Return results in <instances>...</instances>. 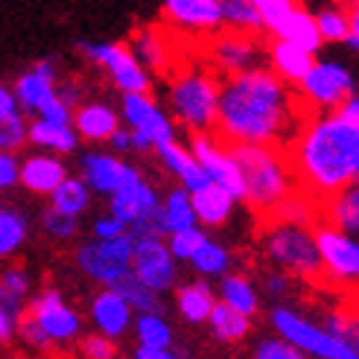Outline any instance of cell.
Segmentation results:
<instances>
[{
  "mask_svg": "<svg viewBox=\"0 0 359 359\" xmlns=\"http://www.w3.org/2000/svg\"><path fill=\"white\" fill-rule=\"evenodd\" d=\"M135 56L149 67V74H161V70L172 67V47H170V35L158 27H143L135 35Z\"/></svg>",
  "mask_w": 359,
  "mask_h": 359,
  "instance_id": "30",
  "label": "cell"
},
{
  "mask_svg": "<svg viewBox=\"0 0 359 359\" xmlns=\"http://www.w3.org/2000/svg\"><path fill=\"white\" fill-rule=\"evenodd\" d=\"M91 231H94L97 240H111V237L126 234L129 228H126V222L117 219L114 213H105V217H97V219H94V228H91Z\"/></svg>",
  "mask_w": 359,
  "mask_h": 359,
  "instance_id": "52",
  "label": "cell"
},
{
  "mask_svg": "<svg viewBox=\"0 0 359 359\" xmlns=\"http://www.w3.org/2000/svg\"><path fill=\"white\" fill-rule=\"evenodd\" d=\"M29 240V217L15 205H0V260H12Z\"/></svg>",
  "mask_w": 359,
  "mask_h": 359,
  "instance_id": "33",
  "label": "cell"
},
{
  "mask_svg": "<svg viewBox=\"0 0 359 359\" xmlns=\"http://www.w3.org/2000/svg\"><path fill=\"white\" fill-rule=\"evenodd\" d=\"M109 147H111V152H132V143H129V129L126 126H120V129L111 135V140H109Z\"/></svg>",
  "mask_w": 359,
  "mask_h": 359,
  "instance_id": "59",
  "label": "cell"
},
{
  "mask_svg": "<svg viewBox=\"0 0 359 359\" xmlns=\"http://www.w3.org/2000/svg\"><path fill=\"white\" fill-rule=\"evenodd\" d=\"M132 275L149 286L152 292L164 295L178 286V260L167 245V237L158 234H135V255H132Z\"/></svg>",
  "mask_w": 359,
  "mask_h": 359,
  "instance_id": "13",
  "label": "cell"
},
{
  "mask_svg": "<svg viewBox=\"0 0 359 359\" xmlns=\"http://www.w3.org/2000/svg\"><path fill=\"white\" fill-rule=\"evenodd\" d=\"M208 237V231L202 225H193V228H182V231H172V234L167 237V245L172 251V257L178 263H187L193 257V251L199 248Z\"/></svg>",
  "mask_w": 359,
  "mask_h": 359,
  "instance_id": "45",
  "label": "cell"
},
{
  "mask_svg": "<svg viewBox=\"0 0 359 359\" xmlns=\"http://www.w3.org/2000/svg\"><path fill=\"white\" fill-rule=\"evenodd\" d=\"M50 208H56L59 213H67V217H82V213L91 208V199H94V193L91 187H88L79 175H67L65 182L53 190L50 196Z\"/></svg>",
  "mask_w": 359,
  "mask_h": 359,
  "instance_id": "35",
  "label": "cell"
},
{
  "mask_svg": "<svg viewBox=\"0 0 359 359\" xmlns=\"http://www.w3.org/2000/svg\"><path fill=\"white\" fill-rule=\"evenodd\" d=\"M152 152L158 155L161 167H164L172 178H178V184H182L187 193H196V190L210 184V175L205 172V167L199 164V161L193 158L190 147H184V143L167 140V143H158Z\"/></svg>",
  "mask_w": 359,
  "mask_h": 359,
  "instance_id": "22",
  "label": "cell"
},
{
  "mask_svg": "<svg viewBox=\"0 0 359 359\" xmlns=\"http://www.w3.org/2000/svg\"><path fill=\"white\" fill-rule=\"evenodd\" d=\"M18 170H21V158L15 152H0V193L18 187Z\"/></svg>",
  "mask_w": 359,
  "mask_h": 359,
  "instance_id": "51",
  "label": "cell"
},
{
  "mask_svg": "<svg viewBox=\"0 0 359 359\" xmlns=\"http://www.w3.org/2000/svg\"><path fill=\"white\" fill-rule=\"evenodd\" d=\"M307 117L295 88L263 65L219 79V114L213 132L225 143L290 147Z\"/></svg>",
  "mask_w": 359,
  "mask_h": 359,
  "instance_id": "1",
  "label": "cell"
},
{
  "mask_svg": "<svg viewBox=\"0 0 359 359\" xmlns=\"http://www.w3.org/2000/svg\"><path fill=\"white\" fill-rule=\"evenodd\" d=\"M348 27H351V32H348V41L345 44L359 53V4L348 6Z\"/></svg>",
  "mask_w": 359,
  "mask_h": 359,
  "instance_id": "56",
  "label": "cell"
},
{
  "mask_svg": "<svg viewBox=\"0 0 359 359\" xmlns=\"http://www.w3.org/2000/svg\"><path fill=\"white\" fill-rule=\"evenodd\" d=\"M120 120L126 123V129H137L143 135H149L155 147L175 140V120L149 94H123Z\"/></svg>",
  "mask_w": 359,
  "mask_h": 359,
  "instance_id": "18",
  "label": "cell"
},
{
  "mask_svg": "<svg viewBox=\"0 0 359 359\" xmlns=\"http://www.w3.org/2000/svg\"><path fill=\"white\" fill-rule=\"evenodd\" d=\"M27 143H32V147L41 152H53V155L65 158V155H74L82 140L70 123H53V120L35 117L27 126Z\"/></svg>",
  "mask_w": 359,
  "mask_h": 359,
  "instance_id": "26",
  "label": "cell"
},
{
  "mask_svg": "<svg viewBox=\"0 0 359 359\" xmlns=\"http://www.w3.org/2000/svg\"><path fill=\"white\" fill-rule=\"evenodd\" d=\"M167 105L175 126H184L190 135L213 132L219 114V79L210 67L199 65L172 70L167 82Z\"/></svg>",
  "mask_w": 359,
  "mask_h": 359,
  "instance_id": "4",
  "label": "cell"
},
{
  "mask_svg": "<svg viewBox=\"0 0 359 359\" xmlns=\"http://www.w3.org/2000/svg\"><path fill=\"white\" fill-rule=\"evenodd\" d=\"M15 111H21V109H18L15 91H12L9 85L0 82V114H15Z\"/></svg>",
  "mask_w": 359,
  "mask_h": 359,
  "instance_id": "58",
  "label": "cell"
},
{
  "mask_svg": "<svg viewBox=\"0 0 359 359\" xmlns=\"http://www.w3.org/2000/svg\"><path fill=\"white\" fill-rule=\"evenodd\" d=\"M88 316H91L94 330L114 339V342L132 330V321H135V310L129 307V301H126L117 290H111V286H105V290H100L91 298Z\"/></svg>",
  "mask_w": 359,
  "mask_h": 359,
  "instance_id": "21",
  "label": "cell"
},
{
  "mask_svg": "<svg viewBox=\"0 0 359 359\" xmlns=\"http://www.w3.org/2000/svg\"><path fill=\"white\" fill-rule=\"evenodd\" d=\"M318 257H321V280L336 286H359V237H351L327 222L313 225Z\"/></svg>",
  "mask_w": 359,
  "mask_h": 359,
  "instance_id": "11",
  "label": "cell"
},
{
  "mask_svg": "<svg viewBox=\"0 0 359 359\" xmlns=\"http://www.w3.org/2000/svg\"><path fill=\"white\" fill-rule=\"evenodd\" d=\"M70 175L62 155L35 149L27 158H21V170H18V184L32 196H50L65 178Z\"/></svg>",
  "mask_w": 359,
  "mask_h": 359,
  "instance_id": "20",
  "label": "cell"
},
{
  "mask_svg": "<svg viewBox=\"0 0 359 359\" xmlns=\"http://www.w3.org/2000/svg\"><path fill=\"white\" fill-rule=\"evenodd\" d=\"M205 325L210 327V336L222 345H237L251 333V318L243 316L234 307H228V304H222V301H217V307L210 310Z\"/></svg>",
  "mask_w": 359,
  "mask_h": 359,
  "instance_id": "32",
  "label": "cell"
},
{
  "mask_svg": "<svg viewBox=\"0 0 359 359\" xmlns=\"http://www.w3.org/2000/svg\"><path fill=\"white\" fill-rule=\"evenodd\" d=\"M292 280L286 272H280V269H275V272H266L263 275V292L269 298H275V304H283L286 298L292 295Z\"/></svg>",
  "mask_w": 359,
  "mask_h": 359,
  "instance_id": "50",
  "label": "cell"
},
{
  "mask_svg": "<svg viewBox=\"0 0 359 359\" xmlns=\"http://www.w3.org/2000/svg\"><path fill=\"white\" fill-rule=\"evenodd\" d=\"M193 196V210H196V222L202 228H222L231 217H234V208H237V199L231 193H225L222 187L217 184H208L202 190L190 193Z\"/></svg>",
  "mask_w": 359,
  "mask_h": 359,
  "instance_id": "28",
  "label": "cell"
},
{
  "mask_svg": "<svg viewBox=\"0 0 359 359\" xmlns=\"http://www.w3.org/2000/svg\"><path fill=\"white\" fill-rule=\"evenodd\" d=\"M269 325L272 330L292 342L301 353H307L310 359H359V351L351 348L345 339L333 336L321 321H313L304 313H298L292 304H275L269 310Z\"/></svg>",
  "mask_w": 359,
  "mask_h": 359,
  "instance_id": "6",
  "label": "cell"
},
{
  "mask_svg": "<svg viewBox=\"0 0 359 359\" xmlns=\"http://www.w3.org/2000/svg\"><path fill=\"white\" fill-rule=\"evenodd\" d=\"M59 65L41 59L29 65L21 76L15 79L12 91L18 100V109L24 114H35L41 120H53V123H70L74 109L59 97Z\"/></svg>",
  "mask_w": 359,
  "mask_h": 359,
  "instance_id": "7",
  "label": "cell"
},
{
  "mask_svg": "<svg viewBox=\"0 0 359 359\" xmlns=\"http://www.w3.org/2000/svg\"><path fill=\"white\" fill-rule=\"evenodd\" d=\"M318 219L351 237H359V178L339 187L325 202H318Z\"/></svg>",
  "mask_w": 359,
  "mask_h": 359,
  "instance_id": "24",
  "label": "cell"
},
{
  "mask_svg": "<svg viewBox=\"0 0 359 359\" xmlns=\"http://www.w3.org/2000/svg\"><path fill=\"white\" fill-rule=\"evenodd\" d=\"M217 301L228 304V307L240 310L243 316L255 318L260 313V292L255 280L248 275H240V272H225L217 283Z\"/></svg>",
  "mask_w": 359,
  "mask_h": 359,
  "instance_id": "29",
  "label": "cell"
},
{
  "mask_svg": "<svg viewBox=\"0 0 359 359\" xmlns=\"http://www.w3.org/2000/svg\"><path fill=\"white\" fill-rule=\"evenodd\" d=\"M27 316L44 330V336L50 339L53 348H67L79 342L82 336V316L76 313V307H70L65 301V295L56 286H47V290L35 292L27 304Z\"/></svg>",
  "mask_w": 359,
  "mask_h": 359,
  "instance_id": "12",
  "label": "cell"
},
{
  "mask_svg": "<svg viewBox=\"0 0 359 359\" xmlns=\"http://www.w3.org/2000/svg\"><path fill=\"white\" fill-rule=\"evenodd\" d=\"M0 290H4V298L12 307V313L21 318L27 313L29 298H32V275H29V269L15 266V263L4 266L0 269Z\"/></svg>",
  "mask_w": 359,
  "mask_h": 359,
  "instance_id": "36",
  "label": "cell"
},
{
  "mask_svg": "<svg viewBox=\"0 0 359 359\" xmlns=\"http://www.w3.org/2000/svg\"><path fill=\"white\" fill-rule=\"evenodd\" d=\"M79 178L91 187V193L109 199V196H114L117 190L140 182L143 172L135 164H129V161H123L117 152L91 149L79 158Z\"/></svg>",
  "mask_w": 359,
  "mask_h": 359,
  "instance_id": "15",
  "label": "cell"
},
{
  "mask_svg": "<svg viewBox=\"0 0 359 359\" xmlns=\"http://www.w3.org/2000/svg\"><path fill=\"white\" fill-rule=\"evenodd\" d=\"M213 307H217V290L205 278L175 286V310L187 325H205Z\"/></svg>",
  "mask_w": 359,
  "mask_h": 359,
  "instance_id": "27",
  "label": "cell"
},
{
  "mask_svg": "<svg viewBox=\"0 0 359 359\" xmlns=\"http://www.w3.org/2000/svg\"><path fill=\"white\" fill-rule=\"evenodd\" d=\"M205 53L213 70H219L222 76H234V74H243V70H251L260 65L263 44H260V35L219 29L210 39H205Z\"/></svg>",
  "mask_w": 359,
  "mask_h": 359,
  "instance_id": "14",
  "label": "cell"
},
{
  "mask_svg": "<svg viewBox=\"0 0 359 359\" xmlns=\"http://www.w3.org/2000/svg\"><path fill=\"white\" fill-rule=\"evenodd\" d=\"M27 126L24 111L0 114V152H18L27 147Z\"/></svg>",
  "mask_w": 359,
  "mask_h": 359,
  "instance_id": "44",
  "label": "cell"
},
{
  "mask_svg": "<svg viewBox=\"0 0 359 359\" xmlns=\"http://www.w3.org/2000/svg\"><path fill=\"white\" fill-rule=\"evenodd\" d=\"M18 333V316L12 313V307L4 298V290H0V342H12Z\"/></svg>",
  "mask_w": 359,
  "mask_h": 359,
  "instance_id": "53",
  "label": "cell"
},
{
  "mask_svg": "<svg viewBox=\"0 0 359 359\" xmlns=\"http://www.w3.org/2000/svg\"><path fill=\"white\" fill-rule=\"evenodd\" d=\"M111 290H117L126 301H129V307L135 313H161V310H164V307H161V295L152 292L149 286H143L132 272L126 278H120L117 283H111Z\"/></svg>",
  "mask_w": 359,
  "mask_h": 359,
  "instance_id": "41",
  "label": "cell"
},
{
  "mask_svg": "<svg viewBox=\"0 0 359 359\" xmlns=\"http://www.w3.org/2000/svg\"><path fill=\"white\" fill-rule=\"evenodd\" d=\"M129 143H132V152H152L155 149V143L149 135H143L137 129H129Z\"/></svg>",
  "mask_w": 359,
  "mask_h": 359,
  "instance_id": "60",
  "label": "cell"
},
{
  "mask_svg": "<svg viewBox=\"0 0 359 359\" xmlns=\"http://www.w3.org/2000/svg\"><path fill=\"white\" fill-rule=\"evenodd\" d=\"M275 39H283V41H292V44H298V47H304V50H310V53H318L321 50V32H318V27H316V18H313V12H307V9H292L290 15L280 21V27L272 32Z\"/></svg>",
  "mask_w": 359,
  "mask_h": 359,
  "instance_id": "31",
  "label": "cell"
},
{
  "mask_svg": "<svg viewBox=\"0 0 359 359\" xmlns=\"http://www.w3.org/2000/svg\"><path fill=\"white\" fill-rule=\"evenodd\" d=\"M269 219H280V222H295V225H316L318 222V202L310 199L304 190H295L290 199H283Z\"/></svg>",
  "mask_w": 359,
  "mask_h": 359,
  "instance_id": "40",
  "label": "cell"
},
{
  "mask_svg": "<svg viewBox=\"0 0 359 359\" xmlns=\"http://www.w3.org/2000/svg\"><path fill=\"white\" fill-rule=\"evenodd\" d=\"M59 97L70 105V109H76V105L82 102V85L79 82H62L59 79Z\"/></svg>",
  "mask_w": 359,
  "mask_h": 359,
  "instance_id": "55",
  "label": "cell"
},
{
  "mask_svg": "<svg viewBox=\"0 0 359 359\" xmlns=\"http://www.w3.org/2000/svg\"><path fill=\"white\" fill-rule=\"evenodd\" d=\"M76 50L82 56L102 67L109 74L111 85L117 88L120 94H149L152 91V74L149 67L143 65L132 47L126 44H114V41H76Z\"/></svg>",
  "mask_w": 359,
  "mask_h": 359,
  "instance_id": "9",
  "label": "cell"
},
{
  "mask_svg": "<svg viewBox=\"0 0 359 359\" xmlns=\"http://www.w3.org/2000/svg\"><path fill=\"white\" fill-rule=\"evenodd\" d=\"M132 333L137 339V345H147V348H167L175 339L172 325L164 318V313H135Z\"/></svg>",
  "mask_w": 359,
  "mask_h": 359,
  "instance_id": "38",
  "label": "cell"
},
{
  "mask_svg": "<svg viewBox=\"0 0 359 359\" xmlns=\"http://www.w3.org/2000/svg\"><path fill=\"white\" fill-rule=\"evenodd\" d=\"M251 4H255L257 15L263 18V27H266L269 35L280 27V21L292 9H298V0H251Z\"/></svg>",
  "mask_w": 359,
  "mask_h": 359,
  "instance_id": "47",
  "label": "cell"
},
{
  "mask_svg": "<svg viewBox=\"0 0 359 359\" xmlns=\"http://www.w3.org/2000/svg\"><path fill=\"white\" fill-rule=\"evenodd\" d=\"M255 359H310L307 353H301L292 342H286L278 333L275 336H263L255 345Z\"/></svg>",
  "mask_w": 359,
  "mask_h": 359,
  "instance_id": "46",
  "label": "cell"
},
{
  "mask_svg": "<svg viewBox=\"0 0 359 359\" xmlns=\"http://www.w3.org/2000/svg\"><path fill=\"white\" fill-rule=\"evenodd\" d=\"M260 248L266 260L290 278L307 280V283L321 280V257H318L313 225H295V222H280L266 217Z\"/></svg>",
  "mask_w": 359,
  "mask_h": 359,
  "instance_id": "5",
  "label": "cell"
},
{
  "mask_svg": "<svg viewBox=\"0 0 359 359\" xmlns=\"http://www.w3.org/2000/svg\"><path fill=\"white\" fill-rule=\"evenodd\" d=\"M21 342L29 348V351H35V353H47V351H53V345H50V339L44 336V330L35 325V321L24 313L21 318H18V333H15Z\"/></svg>",
  "mask_w": 359,
  "mask_h": 359,
  "instance_id": "49",
  "label": "cell"
},
{
  "mask_svg": "<svg viewBox=\"0 0 359 359\" xmlns=\"http://www.w3.org/2000/svg\"><path fill=\"white\" fill-rule=\"evenodd\" d=\"M161 12L175 32L184 35L210 39L213 32L222 29L219 0H161Z\"/></svg>",
  "mask_w": 359,
  "mask_h": 359,
  "instance_id": "17",
  "label": "cell"
},
{
  "mask_svg": "<svg viewBox=\"0 0 359 359\" xmlns=\"http://www.w3.org/2000/svg\"><path fill=\"white\" fill-rule=\"evenodd\" d=\"M132 255H135V234L126 231L111 240H85L76 245V266L79 272L100 286H111L120 278L132 272Z\"/></svg>",
  "mask_w": 359,
  "mask_h": 359,
  "instance_id": "10",
  "label": "cell"
},
{
  "mask_svg": "<svg viewBox=\"0 0 359 359\" xmlns=\"http://www.w3.org/2000/svg\"><path fill=\"white\" fill-rule=\"evenodd\" d=\"M342 339H345V342H348L351 348H356V351H359V310H356V313H351V310H348V325H345Z\"/></svg>",
  "mask_w": 359,
  "mask_h": 359,
  "instance_id": "57",
  "label": "cell"
},
{
  "mask_svg": "<svg viewBox=\"0 0 359 359\" xmlns=\"http://www.w3.org/2000/svg\"><path fill=\"white\" fill-rule=\"evenodd\" d=\"M231 158L237 161L243 178V202L251 210L269 217L283 199L298 190V175L286 147H263V143H228Z\"/></svg>",
  "mask_w": 359,
  "mask_h": 359,
  "instance_id": "3",
  "label": "cell"
},
{
  "mask_svg": "<svg viewBox=\"0 0 359 359\" xmlns=\"http://www.w3.org/2000/svg\"><path fill=\"white\" fill-rule=\"evenodd\" d=\"M316 27L321 32V41L325 44H345L348 41V6L342 4H333V6H325V9H318L316 15Z\"/></svg>",
  "mask_w": 359,
  "mask_h": 359,
  "instance_id": "42",
  "label": "cell"
},
{
  "mask_svg": "<svg viewBox=\"0 0 359 359\" xmlns=\"http://www.w3.org/2000/svg\"><path fill=\"white\" fill-rule=\"evenodd\" d=\"M161 213H164V219H167L170 234H172V231L199 225V222H196V210H193V196L182 184L161 196Z\"/></svg>",
  "mask_w": 359,
  "mask_h": 359,
  "instance_id": "39",
  "label": "cell"
},
{
  "mask_svg": "<svg viewBox=\"0 0 359 359\" xmlns=\"http://www.w3.org/2000/svg\"><path fill=\"white\" fill-rule=\"evenodd\" d=\"M79 353L85 359H114L117 356V342L94 330L88 336H79Z\"/></svg>",
  "mask_w": 359,
  "mask_h": 359,
  "instance_id": "48",
  "label": "cell"
},
{
  "mask_svg": "<svg viewBox=\"0 0 359 359\" xmlns=\"http://www.w3.org/2000/svg\"><path fill=\"white\" fill-rule=\"evenodd\" d=\"M219 18L222 29L243 32V35H263V18L257 15L251 0H219Z\"/></svg>",
  "mask_w": 359,
  "mask_h": 359,
  "instance_id": "37",
  "label": "cell"
},
{
  "mask_svg": "<svg viewBox=\"0 0 359 359\" xmlns=\"http://www.w3.org/2000/svg\"><path fill=\"white\" fill-rule=\"evenodd\" d=\"M356 91L353 70L336 59H316L310 74L295 85V94L307 114L336 111Z\"/></svg>",
  "mask_w": 359,
  "mask_h": 359,
  "instance_id": "8",
  "label": "cell"
},
{
  "mask_svg": "<svg viewBox=\"0 0 359 359\" xmlns=\"http://www.w3.org/2000/svg\"><path fill=\"white\" fill-rule=\"evenodd\" d=\"M70 126L76 129L79 140H88V143H109L111 135L123 126V120H120V111L111 109L109 102L91 100V102H79V105H76L74 117H70Z\"/></svg>",
  "mask_w": 359,
  "mask_h": 359,
  "instance_id": "23",
  "label": "cell"
},
{
  "mask_svg": "<svg viewBox=\"0 0 359 359\" xmlns=\"http://www.w3.org/2000/svg\"><path fill=\"white\" fill-rule=\"evenodd\" d=\"M190 269L199 278H222L225 272H231V263H234V257H231V248L219 240H213V237H205V243L193 251V257L187 260Z\"/></svg>",
  "mask_w": 359,
  "mask_h": 359,
  "instance_id": "34",
  "label": "cell"
},
{
  "mask_svg": "<svg viewBox=\"0 0 359 359\" xmlns=\"http://www.w3.org/2000/svg\"><path fill=\"white\" fill-rule=\"evenodd\" d=\"M286 152L298 175V190L325 202L359 178V120L342 111L310 114Z\"/></svg>",
  "mask_w": 359,
  "mask_h": 359,
  "instance_id": "2",
  "label": "cell"
},
{
  "mask_svg": "<svg viewBox=\"0 0 359 359\" xmlns=\"http://www.w3.org/2000/svg\"><path fill=\"white\" fill-rule=\"evenodd\" d=\"M266 56H269V70L278 74L286 85H292V88L310 74V67L316 62V53L304 50L292 41L275 39V35H272V41L266 44Z\"/></svg>",
  "mask_w": 359,
  "mask_h": 359,
  "instance_id": "25",
  "label": "cell"
},
{
  "mask_svg": "<svg viewBox=\"0 0 359 359\" xmlns=\"http://www.w3.org/2000/svg\"><path fill=\"white\" fill-rule=\"evenodd\" d=\"M190 152L205 167V172L210 175L213 184L222 187L225 193H231L237 202H243V178L237 170V161L231 158L228 143L217 132L190 135Z\"/></svg>",
  "mask_w": 359,
  "mask_h": 359,
  "instance_id": "16",
  "label": "cell"
},
{
  "mask_svg": "<svg viewBox=\"0 0 359 359\" xmlns=\"http://www.w3.org/2000/svg\"><path fill=\"white\" fill-rule=\"evenodd\" d=\"M342 6H353V4H359V0H339Z\"/></svg>",
  "mask_w": 359,
  "mask_h": 359,
  "instance_id": "61",
  "label": "cell"
},
{
  "mask_svg": "<svg viewBox=\"0 0 359 359\" xmlns=\"http://www.w3.org/2000/svg\"><path fill=\"white\" fill-rule=\"evenodd\" d=\"M41 231H44L50 240L67 243V240H74L79 234V219L76 217H67V213H59L56 208L47 205L41 210Z\"/></svg>",
  "mask_w": 359,
  "mask_h": 359,
  "instance_id": "43",
  "label": "cell"
},
{
  "mask_svg": "<svg viewBox=\"0 0 359 359\" xmlns=\"http://www.w3.org/2000/svg\"><path fill=\"white\" fill-rule=\"evenodd\" d=\"M135 359H184V356L178 353L172 345H167V348H147V345H137Z\"/></svg>",
  "mask_w": 359,
  "mask_h": 359,
  "instance_id": "54",
  "label": "cell"
},
{
  "mask_svg": "<svg viewBox=\"0 0 359 359\" xmlns=\"http://www.w3.org/2000/svg\"><path fill=\"white\" fill-rule=\"evenodd\" d=\"M161 196L164 193H158V187L152 182L140 178V182L109 196V213H114L117 219H123L129 231H140L143 225H147V219L161 208Z\"/></svg>",
  "mask_w": 359,
  "mask_h": 359,
  "instance_id": "19",
  "label": "cell"
}]
</instances>
